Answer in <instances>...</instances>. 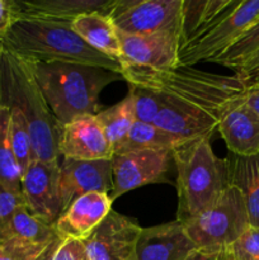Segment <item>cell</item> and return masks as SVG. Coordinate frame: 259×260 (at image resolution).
Instances as JSON below:
<instances>
[{
  "label": "cell",
  "instance_id": "cell-1",
  "mask_svg": "<svg viewBox=\"0 0 259 260\" xmlns=\"http://www.w3.org/2000/svg\"><path fill=\"white\" fill-rule=\"evenodd\" d=\"M130 85L149 90L161 104L154 124L182 139H210L226 109L246 93L236 75L226 76L193 68L165 71H122Z\"/></svg>",
  "mask_w": 259,
  "mask_h": 260
},
{
  "label": "cell",
  "instance_id": "cell-2",
  "mask_svg": "<svg viewBox=\"0 0 259 260\" xmlns=\"http://www.w3.org/2000/svg\"><path fill=\"white\" fill-rule=\"evenodd\" d=\"M24 61L61 126L80 116H96L102 90L113 81L123 79L119 73L96 66Z\"/></svg>",
  "mask_w": 259,
  "mask_h": 260
},
{
  "label": "cell",
  "instance_id": "cell-3",
  "mask_svg": "<svg viewBox=\"0 0 259 260\" xmlns=\"http://www.w3.org/2000/svg\"><path fill=\"white\" fill-rule=\"evenodd\" d=\"M2 42L5 50L28 61L80 63L122 71L118 61L89 46L71 23L18 18Z\"/></svg>",
  "mask_w": 259,
  "mask_h": 260
},
{
  "label": "cell",
  "instance_id": "cell-4",
  "mask_svg": "<svg viewBox=\"0 0 259 260\" xmlns=\"http://www.w3.org/2000/svg\"><path fill=\"white\" fill-rule=\"evenodd\" d=\"M0 106L15 107L25 117L33 160L58 161L62 126L43 98L28 63L5 48L0 63Z\"/></svg>",
  "mask_w": 259,
  "mask_h": 260
},
{
  "label": "cell",
  "instance_id": "cell-5",
  "mask_svg": "<svg viewBox=\"0 0 259 260\" xmlns=\"http://www.w3.org/2000/svg\"><path fill=\"white\" fill-rule=\"evenodd\" d=\"M177 169V221L187 223L218 202L230 185L226 159L216 156L210 139L187 142L172 151Z\"/></svg>",
  "mask_w": 259,
  "mask_h": 260
},
{
  "label": "cell",
  "instance_id": "cell-6",
  "mask_svg": "<svg viewBox=\"0 0 259 260\" xmlns=\"http://www.w3.org/2000/svg\"><path fill=\"white\" fill-rule=\"evenodd\" d=\"M249 226L243 196L231 184L213 207L184 223L198 250L216 253H223Z\"/></svg>",
  "mask_w": 259,
  "mask_h": 260
},
{
  "label": "cell",
  "instance_id": "cell-7",
  "mask_svg": "<svg viewBox=\"0 0 259 260\" xmlns=\"http://www.w3.org/2000/svg\"><path fill=\"white\" fill-rule=\"evenodd\" d=\"M259 19V0H241L201 35L180 47L177 68H192L210 62L230 47L254 22Z\"/></svg>",
  "mask_w": 259,
  "mask_h": 260
},
{
  "label": "cell",
  "instance_id": "cell-8",
  "mask_svg": "<svg viewBox=\"0 0 259 260\" xmlns=\"http://www.w3.org/2000/svg\"><path fill=\"white\" fill-rule=\"evenodd\" d=\"M182 7L183 0H116L107 17L122 35L179 33Z\"/></svg>",
  "mask_w": 259,
  "mask_h": 260
},
{
  "label": "cell",
  "instance_id": "cell-9",
  "mask_svg": "<svg viewBox=\"0 0 259 260\" xmlns=\"http://www.w3.org/2000/svg\"><path fill=\"white\" fill-rule=\"evenodd\" d=\"M169 150H134L112 156V201L124 193L147 184L167 182Z\"/></svg>",
  "mask_w": 259,
  "mask_h": 260
},
{
  "label": "cell",
  "instance_id": "cell-10",
  "mask_svg": "<svg viewBox=\"0 0 259 260\" xmlns=\"http://www.w3.org/2000/svg\"><path fill=\"white\" fill-rule=\"evenodd\" d=\"M118 35L121 41L119 63L122 71H165L178 66L179 33L163 32L149 36Z\"/></svg>",
  "mask_w": 259,
  "mask_h": 260
},
{
  "label": "cell",
  "instance_id": "cell-11",
  "mask_svg": "<svg viewBox=\"0 0 259 260\" xmlns=\"http://www.w3.org/2000/svg\"><path fill=\"white\" fill-rule=\"evenodd\" d=\"M58 161L32 160L22 175V193L28 210L50 226H55L62 215L58 196Z\"/></svg>",
  "mask_w": 259,
  "mask_h": 260
},
{
  "label": "cell",
  "instance_id": "cell-12",
  "mask_svg": "<svg viewBox=\"0 0 259 260\" xmlns=\"http://www.w3.org/2000/svg\"><path fill=\"white\" fill-rule=\"evenodd\" d=\"M140 228L134 220L112 210L84 241L89 260H136Z\"/></svg>",
  "mask_w": 259,
  "mask_h": 260
},
{
  "label": "cell",
  "instance_id": "cell-13",
  "mask_svg": "<svg viewBox=\"0 0 259 260\" xmlns=\"http://www.w3.org/2000/svg\"><path fill=\"white\" fill-rule=\"evenodd\" d=\"M112 192L111 160L63 159L58 168V196L62 212L81 196Z\"/></svg>",
  "mask_w": 259,
  "mask_h": 260
},
{
  "label": "cell",
  "instance_id": "cell-14",
  "mask_svg": "<svg viewBox=\"0 0 259 260\" xmlns=\"http://www.w3.org/2000/svg\"><path fill=\"white\" fill-rule=\"evenodd\" d=\"M60 156L73 160H111L113 150L95 116H80L62 126Z\"/></svg>",
  "mask_w": 259,
  "mask_h": 260
},
{
  "label": "cell",
  "instance_id": "cell-15",
  "mask_svg": "<svg viewBox=\"0 0 259 260\" xmlns=\"http://www.w3.org/2000/svg\"><path fill=\"white\" fill-rule=\"evenodd\" d=\"M195 245L179 221L141 229L136 243V260H187Z\"/></svg>",
  "mask_w": 259,
  "mask_h": 260
},
{
  "label": "cell",
  "instance_id": "cell-16",
  "mask_svg": "<svg viewBox=\"0 0 259 260\" xmlns=\"http://www.w3.org/2000/svg\"><path fill=\"white\" fill-rule=\"evenodd\" d=\"M112 203L108 193L90 192L76 198L56 221V234L60 239L85 241L109 215Z\"/></svg>",
  "mask_w": 259,
  "mask_h": 260
},
{
  "label": "cell",
  "instance_id": "cell-17",
  "mask_svg": "<svg viewBox=\"0 0 259 260\" xmlns=\"http://www.w3.org/2000/svg\"><path fill=\"white\" fill-rule=\"evenodd\" d=\"M230 154H259V116L245 103V94L225 111L217 127Z\"/></svg>",
  "mask_w": 259,
  "mask_h": 260
},
{
  "label": "cell",
  "instance_id": "cell-18",
  "mask_svg": "<svg viewBox=\"0 0 259 260\" xmlns=\"http://www.w3.org/2000/svg\"><path fill=\"white\" fill-rule=\"evenodd\" d=\"M114 3L116 0H15L18 18L62 23H73L90 13L108 15Z\"/></svg>",
  "mask_w": 259,
  "mask_h": 260
},
{
  "label": "cell",
  "instance_id": "cell-19",
  "mask_svg": "<svg viewBox=\"0 0 259 260\" xmlns=\"http://www.w3.org/2000/svg\"><path fill=\"white\" fill-rule=\"evenodd\" d=\"M229 168L230 184L243 196L249 225L259 228V154L238 156L229 152L225 157Z\"/></svg>",
  "mask_w": 259,
  "mask_h": 260
},
{
  "label": "cell",
  "instance_id": "cell-20",
  "mask_svg": "<svg viewBox=\"0 0 259 260\" xmlns=\"http://www.w3.org/2000/svg\"><path fill=\"white\" fill-rule=\"evenodd\" d=\"M236 3L238 0H183L179 30L180 47L207 29Z\"/></svg>",
  "mask_w": 259,
  "mask_h": 260
},
{
  "label": "cell",
  "instance_id": "cell-21",
  "mask_svg": "<svg viewBox=\"0 0 259 260\" xmlns=\"http://www.w3.org/2000/svg\"><path fill=\"white\" fill-rule=\"evenodd\" d=\"M71 27L89 46L119 62L121 41L118 30L107 15L101 13L80 15L71 23Z\"/></svg>",
  "mask_w": 259,
  "mask_h": 260
},
{
  "label": "cell",
  "instance_id": "cell-22",
  "mask_svg": "<svg viewBox=\"0 0 259 260\" xmlns=\"http://www.w3.org/2000/svg\"><path fill=\"white\" fill-rule=\"evenodd\" d=\"M95 117L103 128L107 140L111 144L114 155L136 122L134 95L131 91H128V94L117 104L104 111H99Z\"/></svg>",
  "mask_w": 259,
  "mask_h": 260
},
{
  "label": "cell",
  "instance_id": "cell-23",
  "mask_svg": "<svg viewBox=\"0 0 259 260\" xmlns=\"http://www.w3.org/2000/svg\"><path fill=\"white\" fill-rule=\"evenodd\" d=\"M187 142L189 141L160 128L156 124L142 123V122L136 121L123 144L114 152V155L134 151V150H169V151H173Z\"/></svg>",
  "mask_w": 259,
  "mask_h": 260
},
{
  "label": "cell",
  "instance_id": "cell-24",
  "mask_svg": "<svg viewBox=\"0 0 259 260\" xmlns=\"http://www.w3.org/2000/svg\"><path fill=\"white\" fill-rule=\"evenodd\" d=\"M9 122V108L0 106V185L14 192H22L23 173L10 141Z\"/></svg>",
  "mask_w": 259,
  "mask_h": 260
},
{
  "label": "cell",
  "instance_id": "cell-25",
  "mask_svg": "<svg viewBox=\"0 0 259 260\" xmlns=\"http://www.w3.org/2000/svg\"><path fill=\"white\" fill-rule=\"evenodd\" d=\"M19 239L33 244L50 245L58 238L55 226H50L36 217L27 206H22L17 210L12 223L8 230L7 239ZM5 239V240H7Z\"/></svg>",
  "mask_w": 259,
  "mask_h": 260
},
{
  "label": "cell",
  "instance_id": "cell-26",
  "mask_svg": "<svg viewBox=\"0 0 259 260\" xmlns=\"http://www.w3.org/2000/svg\"><path fill=\"white\" fill-rule=\"evenodd\" d=\"M259 51V19L254 22L233 45L210 62L238 70L254 53Z\"/></svg>",
  "mask_w": 259,
  "mask_h": 260
},
{
  "label": "cell",
  "instance_id": "cell-27",
  "mask_svg": "<svg viewBox=\"0 0 259 260\" xmlns=\"http://www.w3.org/2000/svg\"><path fill=\"white\" fill-rule=\"evenodd\" d=\"M9 111L10 141H12L13 150H14V155L17 157L20 170H22V173H24V170L27 169L28 165L33 160L29 127H28L27 119L19 109L15 108V107H10Z\"/></svg>",
  "mask_w": 259,
  "mask_h": 260
},
{
  "label": "cell",
  "instance_id": "cell-28",
  "mask_svg": "<svg viewBox=\"0 0 259 260\" xmlns=\"http://www.w3.org/2000/svg\"><path fill=\"white\" fill-rule=\"evenodd\" d=\"M223 254L228 260H259V228L249 226Z\"/></svg>",
  "mask_w": 259,
  "mask_h": 260
},
{
  "label": "cell",
  "instance_id": "cell-29",
  "mask_svg": "<svg viewBox=\"0 0 259 260\" xmlns=\"http://www.w3.org/2000/svg\"><path fill=\"white\" fill-rule=\"evenodd\" d=\"M48 246L14 238L7 239L0 243V260H37Z\"/></svg>",
  "mask_w": 259,
  "mask_h": 260
},
{
  "label": "cell",
  "instance_id": "cell-30",
  "mask_svg": "<svg viewBox=\"0 0 259 260\" xmlns=\"http://www.w3.org/2000/svg\"><path fill=\"white\" fill-rule=\"evenodd\" d=\"M130 91L134 95L136 121L142 123H154L157 114L161 111V104L156 96L151 91L134 85H130Z\"/></svg>",
  "mask_w": 259,
  "mask_h": 260
},
{
  "label": "cell",
  "instance_id": "cell-31",
  "mask_svg": "<svg viewBox=\"0 0 259 260\" xmlns=\"http://www.w3.org/2000/svg\"><path fill=\"white\" fill-rule=\"evenodd\" d=\"M22 206H27L22 192H14L0 185V243L7 239L13 217Z\"/></svg>",
  "mask_w": 259,
  "mask_h": 260
},
{
  "label": "cell",
  "instance_id": "cell-32",
  "mask_svg": "<svg viewBox=\"0 0 259 260\" xmlns=\"http://www.w3.org/2000/svg\"><path fill=\"white\" fill-rule=\"evenodd\" d=\"M86 258L85 244L76 239H61L53 253L52 260H84Z\"/></svg>",
  "mask_w": 259,
  "mask_h": 260
},
{
  "label": "cell",
  "instance_id": "cell-33",
  "mask_svg": "<svg viewBox=\"0 0 259 260\" xmlns=\"http://www.w3.org/2000/svg\"><path fill=\"white\" fill-rule=\"evenodd\" d=\"M235 75L245 84L246 89L251 88L259 81V51L254 53L244 65L235 70Z\"/></svg>",
  "mask_w": 259,
  "mask_h": 260
},
{
  "label": "cell",
  "instance_id": "cell-34",
  "mask_svg": "<svg viewBox=\"0 0 259 260\" xmlns=\"http://www.w3.org/2000/svg\"><path fill=\"white\" fill-rule=\"evenodd\" d=\"M17 18L18 10L15 0H0V41L4 40Z\"/></svg>",
  "mask_w": 259,
  "mask_h": 260
},
{
  "label": "cell",
  "instance_id": "cell-35",
  "mask_svg": "<svg viewBox=\"0 0 259 260\" xmlns=\"http://www.w3.org/2000/svg\"><path fill=\"white\" fill-rule=\"evenodd\" d=\"M245 103L259 116V90L248 89L245 93Z\"/></svg>",
  "mask_w": 259,
  "mask_h": 260
},
{
  "label": "cell",
  "instance_id": "cell-36",
  "mask_svg": "<svg viewBox=\"0 0 259 260\" xmlns=\"http://www.w3.org/2000/svg\"><path fill=\"white\" fill-rule=\"evenodd\" d=\"M222 253H216V251H206L197 250L192 254L187 260H217Z\"/></svg>",
  "mask_w": 259,
  "mask_h": 260
},
{
  "label": "cell",
  "instance_id": "cell-37",
  "mask_svg": "<svg viewBox=\"0 0 259 260\" xmlns=\"http://www.w3.org/2000/svg\"><path fill=\"white\" fill-rule=\"evenodd\" d=\"M60 241H61L60 238H57L55 241H52V243L50 244V246H48V248L43 251L42 255H41L37 260H52L53 253H55L56 248H57V245L60 244Z\"/></svg>",
  "mask_w": 259,
  "mask_h": 260
},
{
  "label": "cell",
  "instance_id": "cell-38",
  "mask_svg": "<svg viewBox=\"0 0 259 260\" xmlns=\"http://www.w3.org/2000/svg\"><path fill=\"white\" fill-rule=\"evenodd\" d=\"M3 51H4V46H3V42L0 41V63H2V56H3Z\"/></svg>",
  "mask_w": 259,
  "mask_h": 260
},
{
  "label": "cell",
  "instance_id": "cell-39",
  "mask_svg": "<svg viewBox=\"0 0 259 260\" xmlns=\"http://www.w3.org/2000/svg\"><path fill=\"white\" fill-rule=\"evenodd\" d=\"M249 89H253V90H259V81L255 84V85H253L251 88H249Z\"/></svg>",
  "mask_w": 259,
  "mask_h": 260
},
{
  "label": "cell",
  "instance_id": "cell-40",
  "mask_svg": "<svg viewBox=\"0 0 259 260\" xmlns=\"http://www.w3.org/2000/svg\"><path fill=\"white\" fill-rule=\"evenodd\" d=\"M217 260H228V259H226V256H225V254H221V255H220V258H218Z\"/></svg>",
  "mask_w": 259,
  "mask_h": 260
},
{
  "label": "cell",
  "instance_id": "cell-41",
  "mask_svg": "<svg viewBox=\"0 0 259 260\" xmlns=\"http://www.w3.org/2000/svg\"><path fill=\"white\" fill-rule=\"evenodd\" d=\"M84 260H89V259H88V256H86V258H85V259H84Z\"/></svg>",
  "mask_w": 259,
  "mask_h": 260
}]
</instances>
